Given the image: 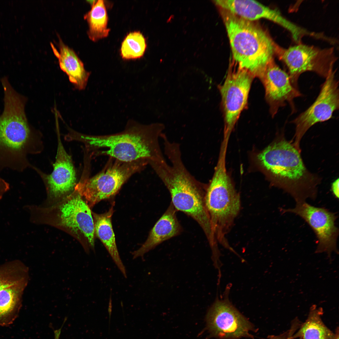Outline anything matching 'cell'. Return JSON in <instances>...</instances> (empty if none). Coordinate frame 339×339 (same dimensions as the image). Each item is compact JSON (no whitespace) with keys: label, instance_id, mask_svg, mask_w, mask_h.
<instances>
[{"label":"cell","instance_id":"obj_1","mask_svg":"<svg viewBox=\"0 0 339 339\" xmlns=\"http://www.w3.org/2000/svg\"><path fill=\"white\" fill-rule=\"evenodd\" d=\"M164 153L171 164L166 161L152 168L169 191L176 210L195 220L203 231L210 247H214L217 241L205 203L207 184L197 180L188 171L182 161L179 145H168Z\"/></svg>","mask_w":339,"mask_h":339},{"label":"cell","instance_id":"obj_2","mask_svg":"<svg viewBox=\"0 0 339 339\" xmlns=\"http://www.w3.org/2000/svg\"><path fill=\"white\" fill-rule=\"evenodd\" d=\"M300 152L283 136L256 156V161L271 184L290 194L296 203L315 199L320 178L305 165Z\"/></svg>","mask_w":339,"mask_h":339},{"label":"cell","instance_id":"obj_3","mask_svg":"<svg viewBox=\"0 0 339 339\" xmlns=\"http://www.w3.org/2000/svg\"><path fill=\"white\" fill-rule=\"evenodd\" d=\"M164 129L162 123L145 125L130 120L120 132L103 135L79 133L78 140L97 155L123 162L144 161L150 165L166 160L159 143Z\"/></svg>","mask_w":339,"mask_h":339},{"label":"cell","instance_id":"obj_4","mask_svg":"<svg viewBox=\"0 0 339 339\" xmlns=\"http://www.w3.org/2000/svg\"><path fill=\"white\" fill-rule=\"evenodd\" d=\"M4 101L0 116V171L8 168L22 172L27 167L34 168L27 156L37 152V141L26 117V100L10 94L4 97Z\"/></svg>","mask_w":339,"mask_h":339},{"label":"cell","instance_id":"obj_5","mask_svg":"<svg viewBox=\"0 0 339 339\" xmlns=\"http://www.w3.org/2000/svg\"><path fill=\"white\" fill-rule=\"evenodd\" d=\"M220 10L234 61L238 67L259 78L274 61L276 43L254 21Z\"/></svg>","mask_w":339,"mask_h":339},{"label":"cell","instance_id":"obj_6","mask_svg":"<svg viewBox=\"0 0 339 339\" xmlns=\"http://www.w3.org/2000/svg\"><path fill=\"white\" fill-rule=\"evenodd\" d=\"M31 219L60 229L79 241L86 252L94 248V229L90 207L74 190L52 205L46 207L30 206Z\"/></svg>","mask_w":339,"mask_h":339},{"label":"cell","instance_id":"obj_7","mask_svg":"<svg viewBox=\"0 0 339 339\" xmlns=\"http://www.w3.org/2000/svg\"><path fill=\"white\" fill-rule=\"evenodd\" d=\"M224 153L221 154L213 176L207 185L205 203L217 241L230 250L231 247L225 236L240 211L241 201L226 172Z\"/></svg>","mask_w":339,"mask_h":339},{"label":"cell","instance_id":"obj_8","mask_svg":"<svg viewBox=\"0 0 339 339\" xmlns=\"http://www.w3.org/2000/svg\"><path fill=\"white\" fill-rule=\"evenodd\" d=\"M110 158L100 172L80 181L75 187L89 207L116 195L130 177L148 164L144 161L126 162Z\"/></svg>","mask_w":339,"mask_h":339},{"label":"cell","instance_id":"obj_9","mask_svg":"<svg viewBox=\"0 0 339 339\" xmlns=\"http://www.w3.org/2000/svg\"><path fill=\"white\" fill-rule=\"evenodd\" d=\"M275 51L286 66L291 83L297 89L298 81L302 73L313 72L326 78L333 70L337 58L333 48L321 49L301 42L287 48L276 43Z\"/></svg>","mask_w":339,"mask_h":339},{"label":"cell","instance_id":"obj_10","mask_svg":"<svg viewBox=\"0 0 339 339\" xmlns=\"http://www.w3.org/2000/svg\"><path fill=\"white\" fill-rule=\"evenodd\" d=\"M231 284L226 287L222 295L217 296L206 317V329L212 336L228 339L249 336L253 329L250 322L230 301Z\"/></svg>","mask_w":339,"mask_h":339},{"label":"cell","instance_id":"obj_11","mask_svg":"<svg viewBox=\"0 0 339 339\" xmlns=\"http://www.w3.org/2000/svg\"><path fill=\"white\" fill-rule=\"evenodd\" d=\"M335 74L334 70L329 73L314 102L292 121L295 126L293 143L300 151V141L308 130L318 122L331 119L333 112L339 109L338 81Z\"/></svg>","mask_w":339,"mask_h":339},{"label":"cell","instance_id":"obj_12","mask_svg":"<svg viewBox=\"0 0 339 339\" xmlns=\"http://www.w3.org/2000/svg\"><path fill=\"white\" fill-rule=\"evenodd\" d=\"M282 213L295 214L303 219L310 227L317 239L315 253H326L331 262V254H338L337 241L339 229L336 225V214L326 208L316 207L306 201L296 203L294 208H281Z\"/></svg>","mask_w":339,"mask_h":339},{"label":"cell","instance_id":"obj_13","mask_svg":"<svg viewBox=\"0 0 339 339\" xmlns=\"http://www.w3.org/2000/svg\"><path fill=\"white\" fill-rule=\"evenodd\" d=\"M254 77L247 70L238 67L228 71L219 89L225 121V131L228 136L247 103L251 84Z\"/></svg>","mask_w":339,"mask_h":339},{"label":"cell","instance_id":"obj_14","mask_svg":"<svg viewBox=\"0 0 339 339\" xmlns=\"http://www.w3.org/2000/svg\"><path fill=\"white\" fill-rule=\"evenodd\" d=\"M259 78L265 88L266 98L272 116L280 107L285 105L286 102L289 103L292 111H295L294 100L301 94L292 85L288 73L274 61L267 67Z\"/></svg>","mask_w":339,"mask_h":339},{"label":"cell","instance_id":"obj_15","mask_svg":"<svg viewBox=\"0 0 339 339\" xmlns=\"http://www.w3.org/2000/svg\"><path fill=\"white\" fill-rule=\"evenodd\" d=\"M53 170L45 176L48 191L53 198L63 197L72 193L76 185L75 170L71 156L66 151L59 134Z\"/></svg>","mask_w":339,"mask_h":339},{"label":"cell","instance_id":"obj_16","mask_svg":"<svg viewBox=\"0 0 339 339\" xmlns=\"http://www.w3.org/2000/svg\"><path fill=\"white\" fill-rule=\"evenodd\" d=\"M213 1L220 8L250 21H254L265 19L281 26L286 22V19L278 10L270 8L256 1L218 0Z\"/></svg>","mask_w":339,"mask_h":339},{"label":"cell","instance_id":"obj_17","mask_svg":"<svg viewBox=\"0 0 339 339\" xmlns=\"http://www.w3.org/2000/svg\"><path fill=\"white\" fill-rule=\"evenodd\" d=\"M177 211L171 202L151 230L145 242L140 248L132 253L133 259L143 256L164 241L181 233L182 229L177 217Z\"/></svg>","mask_w":339,"mask_h":339},{"label":"cell","instance_id":"obj_18","mask_svg":"<svg viewBox=\"0 0 339 339\" xmlns=\"http://www.w3.org/2000/svg\"><path fill=\"white\" fill-rule=\"evenodd\" d=\"M51 46L61 69L68 76L70 81L76 89H84L90 73L85 69L82 61L74 51L62 40L59 42V51L53 44Z\"/></svg>","mask_w":339,"mask_h":339},{"label":"cell","instance_id":"obj_19","mask_svg":"<svg viewBox=\"0 0 339 339\" xmlns=\"http://www.w3.org/2000/svg\"><path fill=\"white\" fill-rule=\"evenodd\" d=\"M29 280H24L0 291V326H9L18 317Z\"/></svg>","mask_w":339,"mask_h":339},{"label":"cell","instance_id":"obj_20","mask_svg":"<svg viewBox=\"0 0 339 339\" xmlns=\"http://www.w3.org/2000/svg\"><path fill=\"white\" fill-rule=\"evenodd\" d=\"M113 211L112 207L104 213H92L95 234L102 242L123 276L126 278V271L117 249L112 227L111 217Z\"/></svg>","mask_w":339,"mask_h":339},{"label":"cell","instance_id":"obj_21","mask_svg":"<svg viewBox=\"0 0 339 339\" xmlns=\"http://www.w3.org/2000/svg\"><path fill=\"white\" fill-rule=\"evenodd\" d=\"M84 19L88 24V34L90 40L95 41L108 36L110 30L107 27L108 17L103 1H95Z\"/></svg>","mask_w":339,"mask_h":339},{"label":"cell","instance_id":"obj_22","mask_svg":"<svg viewBox=\"0 0 339 339\" xmlns=\"http://www.w3.org/2000/svg\"><path fill=\"white\" fill-rule=\"evenodd\" d=\"M321 307L315 304L310 308L309 316L297 334L302 339H332L335 336L324 325L320 316L323 313Z\"/></svg>","mask_w":339,"mask_h":339},{"label":"cell","instance_id":"obj_23","mask_svg":"<svg viewBox=\"0 0 339 339\" xmlns=\"http://www.w3.org/2000/svg\"><path fill=\"white\" fill-rule=\"evenodd\" d=\"M29 271L28 267L19 260L9 261L0 265V291L29 279Z\"/></svg>","mask_w":339,"mask_h":339},{"label":"cell","instance_id":"obj_24","mask_svg":"<svg viewBox=\"0 0 339 339\" xmlns=\"http://www.w3.org/2000/svg\"><path fill=\"white\" fill-rule=\"evenodd\" d=\"M146 47L145 39L141 33L139 31L130 32L122 43L121 56L126 59L140 58L144 54Z\"/></svg>","mask_w":339,"mask_h":339},{"label":"cell","instance_id":"obj_25","mask_svg":"<svg viewBox=\"0 0 339 339\" xmlns=\"http://www.w3.org/2000/svg\"><path fill=\"white\" fill-rule=\"evenodd\" d=\"M9 189L10 185L9 183L3 178L0 175V200Z\"/></svg>","mask_w":339,"mask_h":339},{"label":"cell","instance_id":"obj_26","mask_svg":"<svg viewBox=\"0 0 339 339\" xmlns=\"http://www.w3.org/2000/svg\"><path fill=\"white\" fill-rule=\"evenodd\" d=\"M331 191L334 196L338 199L339 198V179L334 181L331 185Z\"/></svg>","mask_w":339,"mask_h":339},{"label":"cell","instance_id":"obj_27","mask_svg":"<svg viewBox=\"0 0 339 339\" xmlns=\"http://www.w3.org/2000/svg\"><path fill=\"white\" fill-rule=\"evenodd\" d=\"M61 328L54 331V339H59L61 332Z\"/></svg>","mask_w":339,"mask_h":339},{"label":"cell","instance_id":"obj_28","mask_svg":"<svg viewBox=\"0 0 339 339\" xmlns=\"http://www.w3.org/2000/svg\"><path fill=\"white\" fill-rule=\"evenodd\" d=\"M332 339H339V336L338 334L337 335H335L334 337Z\"/></svg>","mask_w":339,"mask_h":339}]
</instances>
